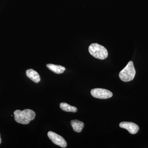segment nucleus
I'll use <instances>...</instances> for the list:
<instances>
[{"mask_svg":"<svg viewBox=\"0 0 148 148\" xmlns=\"http://www.w3.org/2000/svg\"><path fill=\"white\" fill-rule=\"evenodd\" d=\"M2 142V140L1 138V134H0V145H1V143Z\"/></svg>","mask_w":148,"mask_h":148,"instance_id":"obj_11","label":"nucleus"},{"mask_svg":"<svg viewBox=\"0 0 148 148\" xmlns=\"http://www.w3.org/2000/svg\"><path fill=\"white\" fill-rule=\"evenodd\" d=\"M91 95L94 98L101 99H106L113 96L112 92L110 90L101 88H95L90 91Z\"/></svg>","mask_w":148,"mask_h":148,"instance_id":"obj_4","label":"nucleus"},{"mask_svg":"<svg viewBox=\"0 0 148 148\" xmlns=\"http://www.w3.org/2000/svg\"><path fill=\"white\" fill-rule=\"evenodd\" d=\"M60 107L62 110L67 112H76L77 109L76 107L70 106L67 103H62L60 104Z\"/></svg>","mask_w":148,"mask_h":148,"instance_id":"obj_10","label":"nucleus"},{"mask_svg":"<svg viewBox=\"0 0 148 148\" xmlns=\"http://www.w3.org/2000/svg\"><path fill=\"white\" fill-rule=\"evenodd\" d=\"M14 119L16 122L22 124H28L30 121L34 119L36 113L34 111L29 109L23 111L16 110L14 112Z\"/></svg>","mask_w":148,"mask_h":148,"instance_id":"obj_1","label":"nucleus"},{"mask_svg":"<svg viewBox=\"0 0 148 148\" xmlns=\"http://www.w3.org/2000/svg\"><path fill=\"white\" fill-rule=\"evenodd\" d=\"M120 127L127 130L132 134H135L138 132L139 127L138 125L130 122H122L119 124Z\"/></svg>","mask_w":148,"mask_h":148,"instance_id":"obj_6","label":"nucleus"},{"mask_svg":"<svg viewBox=\"0 0 148 148\" xmlns=\"http://www.w3.org/2000/svg\"><path fill=\"white\" fill-rule=\"evenodd\" d=\"M71 124L74 131L77 132H81L84 127V123L77 120H72Z\"/></svg>","mask_w":148,"mask_h":148,"instance_id":"obj_9","label":"nucleus"},{"mask_svg":"<svg viewBox=\"0 0 148 148\" xmlns=\"http://www.w3.org/2000/svg\"><path fill=\"white\" fill-rule=\"evenodd\" d=\"M48 137L53 143L62 148L67 147L66 140L60 135L52 131H49L47 133Z\"/></svg>","mask_w":148,"mask_h":148,"instance_id":"obj_5","label":"nucleus"},{"mask_svg":"<svg viewBox=\"0 0 148 148\" xmlns=\"http://www.w3.org/2000/svg\"><path fill=\"white\" fill-rule=\"evenodd\" d=\"M47 67L49 70L56 74L63 73L66 70V68L63 66L53 64H48L47 65Z\"/></svg>","mask_w":148,"mask_h":148,"instance_id":"obj_8","label":"nucleus"},{"mask_svg":"<svg viewBox=\"0 0 148 148\" xmlns=\"http://www.w3.org/2000/svg\"><path fill=\"white\" fill-rule=\"evenodd\" d=\"M88 51L90 55L94 58L104 60L108 57V50L103 46L98 43H92L88 47Z\"/></svg>","mask_w":148,"mask_h":148,"instance_id":"obj_2","label":"nucleus"},{"mask_svg":"<svg viewBox=\"0 0 148 148\" xmlns=\"http://www.w3.org/2000/svg\"><path fill=\"white\" fill-rule=\"evenodd\" d=\"M26 75L29 78L36 83L40 82V78L39 74L33 69L27 70L26 71Z\"/></svg>","mask_w":148,"mask_h":148,"instance_id":"obj_7","label":"nucleus"},{"mask_svg":"<svg viewBox=\"0 0 148 148\" xmlns=\"http://www.w3.org/2000/svg\"><path fill=\"white\" fill-rule=\"evenodd\" d=\"M136 71L134 67L133 62L130 61L128 62L127 66L120 72V79L124 82H128L134 79Z\"/></svg>","mask_w":148,"mask_h":148,"instance_id":"obj_3","label":"nucleus"}]
</instances>
